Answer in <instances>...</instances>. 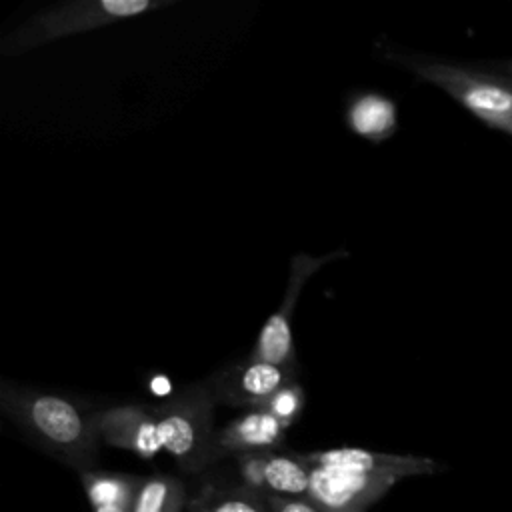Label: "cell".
<instances>
[{
	"instance_id": "cell-15",
	"label": "cell",
	"mask_w": 512,
	"mask_h": 512,
	"mask_svg": "<svg viewBox=\"0 0 512 512\" xmlns=\"http://www.w3.org/2000/svg\"><path fill=\"white\" fill-rule=\"evenodd\" d=\"M188 512H272L264 494L248 486H206Z\"/></svg>"
},
{
	"instance_id": "cell-10",
	"label": "cell",
	"mask_w": 512,
	"mask_h": 512,
	"mask_svg": "<svg viewBox=\"0 0 512 512\" xmlns=\"http://www.w3.org/2000/svg\"><path fill=\"white\" fill-rule=\"evenodd\" d=\"M308 466L320 468H340L360 474L386 476L394 480H404L410 476H426L438 470V462L426 456H410V454H384L372 452L364 448H330V450H314L302 454Z\"/></svg>"
},
{
	"instance_id": "cell-2",
	"label": "cell",
	"mask_w": 512,
	"mask_h": 512,
	"mask_svg": "<svg viewBox=\"0 0 512 512\" xmlns=\"http://www.w3.org/2000/svg\"><path fill=\"white\" fill-rule=\"evenodd\" d=\"M382 56L400 68L410 70L420 80L444 90L488 128L506 132L512 120V78L496 74L486 66L454 64L394 48H384Z\"/></svg>"
},
{
	"instance_id": "cell-14",
	"label": "cell",
	"mask_w": 512,
	"mask_h": 512,
	"mask_svg": "<svg viewBox=\"0 0 512 512\" xmlns=\"http://www.w3.org/2000/svg\"><path fill=\"white\" fill-rule=\"evenodd\" d=\"M188 496L182 480L174 476L144 478L126 512H186Z\"/></svg>"
},
{
	"instance_id": "cell-6",
	"label": "cell",
	"mask_w": 512,
	"mask_h": 512,
	"mask_svg": "<svg viewBox=\"0 0 512 512\" xmlns=\"http://www.w3.org/2000/svg\"><path fill=\"white\" fill-rule=\"evenodd\" d=\"M298 368L278 366L258 358H244L220 368L208 378L216 404L254 410L260 408L276 390L294 382Z\"/></svg>"
},
{
	"instance_id": "cell-16",
	"label": "cell",
	"mask_w": 512,
	"mask_h": 512,
	"mask_svg": "<svg viewBox=\"0 0 512 512\" xmlns=\"http://www.w3.org/2000/svg\"><path fill=\"white\" fill-rule=\"evenodd\" d=\"M304 404H306L304 388L294 380V382H288L286 386H282L280 390H276L260 408L270 412L288 430L302 414Z\"/></svg>"
},
{
	"instance_id": "cell-7",
	"label": "cell",
	"mask_w": 512,
	"mask_h": 512,
	"mask_svg": "<svg viewBox=\"0 0 512 512\" xmlns=\"http://www.w3.org/2000/svg\"><path fill=\"white\" fill-rule=\"evenodd\" d=\"M398 480L340 468L310 466L308 500L322 512H366Z\"/></svg>"
},
{
	"instance_id": "cell-13",
	"label": "cell",
	"mask_w": 512,
	"mask_h": 512,
	"mask_svg": "<svg viewBox=\"0 0 512 512\" xmlns=\"http://www.w3.org/2000/svg\"><path fill=\"white\" fill-rule=\"evenodd\" d=\"M86 494L96 512H126L142 480L132 476L84 472L80 474Z\"/></svg>"
},
{
	"instance_id": "cell-19",
	"label": "cell",
	"mask_w": 512,
	"mask_h": 512,
	"mask_svg": "<svg viewBox=\"0 0 512 512\" xmlns=\"http://www.w3.org/2000/svg\"><path fill=\"white\" fill-rule=\"evenodd\" d=\"M506 134L512 136V120H510V124H508V128H506Z\"/></svg>"
},
{
	"instance_id": "cell-12",
	"label": "cell",
	"mask_w": 512,
	"mask_h": 512,
	"mask_svg": "<svg viewBox=\"0 0 512 512\" xmlns=\"http://www.w3.org/2000/svg\"><path fill=\"white\" fill-rule=\"evenodd\" d=\"M346 124L360 138L380 144L398 128L396 104L378 92H356L346 102Z\"/></svg>"
},
{
	"instance_id": "cell-5",
	"label": "cell",
	"mask_w": 512,
	"mask_h": 512,
	"mask_svg": "<svg viewBox=\"0 0 512 512\" xmlns=\"http://www.w3.org/2000/svg\"><path fill=\"white\" fill-rule=\"evenodd\" d=\"M344 256H348V250H334L322 256H312V254L292 256L284 300L280 308L274 314H270L264 326L260 328L254 348L250 352L252 358L272 362L278 366L298 368L294 340H292V314L296 310L300 294L306 282L314 276V272H318L322 266Z\"/></svg>"
},
{
	"instance_id": "cell-17",
	"label": "cell",
	"mask_w": 512,
	"mask_h": 512,
	"mask_svg": "<svg viewBox=\"0 0 512 512\" xmlns=\"http://www.w3.org/2000/svg\"><path fill=\"white\" fill-rule=\"evenodd\" d=\"M272 512H322L308 498H284L274 494H264Z\"/></svg>"
},
{
	"instance_id": "cell-1",
	"label": "cell",
	"mask_w": 512,
	"mask_h": 512,
	"mask_svg": "<svg viewBox=\"0 0 512 512\" xmlns=\"http://www.w3.org/2000/svg\"><path fill=\"white\" fill-rule=\"evenodd\" d=\"M0 408L34 444L66 466L80 474L94 470L100 450L94 412L68 396L12 382L0 386Z\"/></svg>"
},
{
	"instance_id": "cell-8",
	"label": "cell",
	"mask_w": 512,
	"mask_h": 512,
	"mask_svg": "<svg viewBox=\"0 0 512 512\" xmlns=\"http://www.w3.org/2000/svg\"><path fill=\"white\" fill-rule=\"evenodd\" d=\"M94 426L100 442L128 450L144 460H152L162 450L152 406L122 404L96 410Z\"/></svg>"
},
{
	"instance_id": "cell-20",
	"label": "cell",
	"mask_w": 512,
	"mask_h": 512,
	"mask_svg": "<svg viewBox=\"0 0 512 512\" xmlns=\"http://www.w3.org/2000/svg\"><path fill=\"white\" fill-rule=\"evenodd\" d=\"M186 512H188V510H186Z\"/></svg>"
},
{
	"instance_id": "cell-4",
	"label": "cell",
	"mask_w": 512,
	"mask_h": 512,
	"mask_svg": "<svg viewBox=\"0 0 512 512\" xmlns=\"http://www.w3.org/2000/svg\"><path fill=\"white\" fill-rule=\"evenodd\" d=\"M172 2L174 0H74L56 4L32 14L16 26L0 42V52L4 56H18L74 34L158 10Z\"/></svg>"
},
{
	"instance_id": "cell-18",
	"label": "cell",
	"mask_w": 512,
	"mask_h": 512,
	"mask_svg": "<svg viewBox=\"0 0 512 512\" xmlns=\"http://www.w3.org/2000/svg\"><path fill=\"white\" fill-rule=\"evenodd\" d=\"M486 68H488V70H492V72H496V74H502V76H508V78H512V60L490 62Z\"/></svg>"
},
{
	"instance_id": "cell-9",
	"label": "cell",
	"mask_w": 512,
	"mask_h": 512,
	"mask_svg": "<svg viewBox=\"0 0 512 512\" xmlns=\"http://www.w3.org/2000/svg\"><path fill=\"white\" fill-rule=\"evenodd\" d=\"M244 486L284 498H306L310 488V466L302 454L254 452L236 456Z\"/></svg>"
},
{
	"instance_id": "cell-3",
	"label": "cell",
	"mask_w": 512,
	"mask_h": 512,
	"mask_svg": "<svg viewBox=\"0 0 512 512\" xmlns=\"http://www.w3.org/2000/svg\"><path fill=\"white\" fill-rule=\"evenodd\" d=\"M214 408L216 398L208 380L186 384L168 400L152 406L162 450L184 472H202L222 458L216 446Z\"/></svg>"
},
{
	"instance_id": "cell-11",
	"label": "cell",
	"mask_w": 512,
	"mask_h": 512,
	"mask_svg": "<svg viewBox=\"0 0 512 512\" xmlns=\"http://www.w3.org/2000/svg\"><path fill=\"white\" fill-rule=\"evenodd\" d=\"M286 428L262 408L246 410L216 432L220 456H242L254 452H274L284 444Z\"/></svg>"
}]
</instances>
